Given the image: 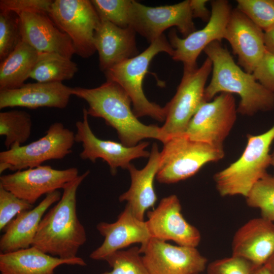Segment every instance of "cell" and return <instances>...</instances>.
<instances>
[{
  "mask_svg": "<svg viewBox=\"0 0 274 274\" xmlns=\"http://www.w3.org/2000/svg\"><path fill=\"white\" fill-rule=\"evenodd\" d=\"M72 92L88 104L89 116L103 119L116 130L124 146H135L147 139L161 142L160 127L139 121L131 108L130 97L117 83L107 80L95 88L73 87Z\"/></svg>",
  "mask_w": 274,
  "mask_h": 274,
  "instance_id": "cell-1",
  "label": "cell"
},
{
  "mask_svg": "<svg viewBox=\"0 0 274 274\" xmlns=\"http://www.w3.org/2000/svg\"><path fill=\"white\" fill-rule=\"evenodd\" d=\"M89 173L86 171L64 186L60 199L43 216L32 246L62 259L77 257L87 235L77 216V192Z\"/></svg>",
  "mask_w": 274,
  "mask_h": 274,
  "instance_id": "cell-2",
  "label": "cell"
},
{
  "mask_svg": "<svg viewBox=\"0 0 274 274\" xmlns=\"http://www.w3.org/2000/svg\"><path fill=\"white\" fill-rule=\"evenodd\" d=\"M213 64L212 76L206 87V102L218 93H236L241 97L237 113L253 116L274 109V93L258 82L252 74L243 71L220 42L215 41L203 50Z\"/></svg>",
  "mask_w": 274,
  "mask_h": 274,
  "instance_id": "cell-3",
  "label": "cell"
},
{
  "mask_svg": "<svg viewBox=\"0 0 274 274\" xmlns=\"http://www.w3.org/2000/svg\"><path fill=\"white\" fill-rule=\"evenodd\" d=\"M247 138L240 157L214 176L216 189L222 196L239 195L246 197L254 185L267 173L274 125L260 134H248Z\"/></svg>",
  "mask_w": 274,
  "mask_h": 274,
  "instance_id": "cell-4",
  "label": "cell"
},
{
  "mask_svg": "<svg viewBox=\"0 0 274 274\" xmlns=\"http://www.w3.org/2000/svg\"><path fill=\"white\" fill-rule=\"evenodd\" d=\"M160 52L172 56L174 49L163 34L150 44L141 53L122 61L104 72L107 80L119 85L130 97L132 111L138 117H150L162 122L166 118L165 107L150 101L143 89V81L153 58Z\"/></svg>",
  "mask_w": 274,
  "mask_h": 274,
  "instance_id": "cell-5",
  "label": "cell"
},
{
  "mask_svg": "<svg viewBox=\"0 0 274 274\" xmlns=\"http://www.w3.org/2000/svg\"><path fill=\"white\" fill-rule=\"evenodd\" d=\"M160 153L156 179L163 184H173L196 174L206 164L224 156L223 146L190 139L185 133L166 140Z\"/></svg>",
  "mask_w": 274,
  "mask_h": 274,
  "instance_id": "cell-6",
  "label": "cell"
},
{
  "mask_svg": "<svg viewBox=\"0 0 274 274\" xmlns=\"http://www.w3.org/2000/svg\"><path fill=\"white\" fill-rule=\"evenodd\" d=\"M212 68V62L207 57L199 67L183 71L176 94L164 107L166 118L160 127L162 143L170 138L184 134L194 115L206 102V84Z\"/></svg>",
  "mask_w": 274,
  "mask_h": 274,
  "instance_id": "cell-7",
  "label": "cell"
},
{
  "mask_svg": "<svg viewBox=\"0 0 274 274\" xmlns=\"http://www.w3.org/2000/svg\"><path fill=\"white\" fill-rule=\"evenodd\" d=\"M75 135L62 123H53L39 140L26 145L15 144L1 152L0 173L33 168L47 161L64 158L72 152Z\"/></svg>",
  "mask_w": 274,
  "mask_h": 274,
  "instance_id": "cell-8",
  "label": "cell"
},
{
  "mask_svg": "<svg viewBox=\"0 0 274 274\" xmlns=\"http://www.w3.org/2000/svg\"><path fill=\"white\" fill-rule=\"evenodd\" d=\"M48 15L70 38L75 54L87 58L96 51L94 36L100 19L91 1H53Z\"/></svg>",
  "mask_w": 274,
  "mask_h": 274,
  "instance_id": "cell-9",
  "label": "cell"
},
{
  "mask_svg": "<svg viewBox=\"0 0 274 274\" xmlns=\"http://www.w3.org/2000/svg\"><path fill=\"white\" fill-rule=\"evenodd\" d=\"M190 0L173 5L149 7L132 1L130 24L151 43L166 29L176 26L185 38L196 30Z\"/></svg>",
  "mask_w": 274,
  "mask_h": 274,
  "instance_id": "cell-10",
  "label": "cell"
},
{
  "mask_svg": "<svg viewBox=\"0 0 274 274\" xmlns=\"http://www.w3.org/2000/svg\"><path fill=\"white\" fill-rule=\"evenodd\" d=\"M211 16L207 25L187 37L180 38L175 29L168 33L169 42L174 49L172 59L183 63L184 71L197 68L196 60L202 50L215 41L221 42L232 11L228 1H211Z\"/></svg>",
  "mask_w": 274,
  "mask_h": 274,
  "instance_id": "cell-11",
  "label": "cell"
},
{
  "mask_svg": "<svg viewBox=\"0 0 274 274\" xmlns=\"http://www.w3.org/2000/svg\"><path fill=\"white\" fill-rule=\"evenodd\" d=\"M237 113L232 94L220 93L199 107L185 134L194 141L223 146L236 121Z\"/></svg>",
  "mask_w": 274,
  "mask_h": 274,
  "instance_id": "cell-12",
  "label": "cell"
},
{
  "mask_svg": "<svg viewBox=\"0 0 274 274\" xmlns=\"http://www.w3.org/2000/svg\"><path fill=\"white\" fill-rule=\"evenodd\" d=\"M88 116L87 109L83 108L82 120L76 123L75 140L82 144L83 149L79 155L81 159L95 162L101 158L109 165L111 174L115 175L118 168L127 169L132 160L149 157L150 152L146 150L148 142L127 147L121 143L98 139L90 127Z\"/></svg>",
  "mask_w": 274,
  "mask_h": 274,
  "instance_id": "cell-13",
  "label": "cell"
},
{
  "mask_svg": "<svg viewBox=\"0 0 274 274\" xmlns=\"http://www.w3.org/2000/svg\"><path fill=\"white\" fill-rule=\"evenodd\" d=\"M78 176L76 167L57 169L41 165L1 176L0 186L33 205L42 195L63 189Z\"/></svg>",
  "mask_w": 274,
  "mask_h": 274,
  "instance_id": "cell-14",
  "label": "cell"
},
{
  "mask_svg": "<svg viewBox=\"0 0 274 274\" xmlns=\"http://www.w3.org/2000/svg\"><path fill=\"white\" fill-rule=\"evenodd\" d=\"M140 251L150 274H199L207 268V258L195 247L151 238Z\"/></svg>",
  "mask_w": 274,
  "mask_h": 274,
  "instance_id": "cell-15",
  "label": "cell"
},
{
  "mask_svg": "<svg viewBox=\"0 0 274 274\" xmlns=\"http://www.w3.org/2000/svg\"><path fill=\"white\" fill-rule=\"evenodd\" d=\"M181 210L178 197L172 194L163 198L156 209L148 211L146 222L151 238L196 248L201 239L200 232L185 219Z\"/></svg>",
  "mask_w": 274,
  "mask_h": 274,
  "instance_id": "cell-16",
  "label": "cell"
},
{
  "mask_svg": "<svg viewBox=\"0 0 274 274\" xmlns=\"http://www.w3.org/2000/svg\"><path fill=\"white\" fill-rule=\"evenodd\" d=\"M224 39L237 56L238 64L252 74L266 51L264 31L236 8L232 10Z\"/></svg>",
  "mask_w": 274,
  "mask_h": 274,
  "instance_id": "cell-17",
  "label": "cell"
},
{
  "mask_svg": "<svg viewBox=\"0 0 274 274\" xmlns=\"http://www.w3.org/2000/svg\"><path fill=\"white\" fill-rule=\"evenodd\" d=\"M96 229L104 241L89 255L95 260H105L110 255L133 244L144 246L151 238L146 221L138 219L127 204L115 222H99Z\"/></svg>",
  "mask_w": 274,
  "mask_h": 274,
  "instance_id": "cell-18",
  "label": "cell"
},
{
  "mask_svg": "<svg viewBox=\"0 0 274 274\" xmlns=\"http://www.w3.org/2000/svg\"><path fill=\"white\" fill-rule=\"evenodd\" d=\"M19 16L22 41L38 53H55L72 59L75 51L70 38L48 14L27 12Z\"/></svg>",
  "mask_w": 274,
  "mask_h": 274,
  "instance_id": "cell-19",
  "label": "cell"
},
{
  "mask_svg": "<svg viewBox=\"0 0 274 274\" xmlns=\"http://www.w3.org/2000/svg\"><path fill=\"white\" fill-rule=\"evenodd\" d=\"M72 87L61 82L24 84L19 88L0 90V109L15 107L35 109H63L68 105Z\"/></svg>",
  "mask_w": 274,
  "mask_h": 274,
  "instance_id": "cell-20",
  "label": "cell"
},
{
  "mask_svg": "<svg viewBox=\"0 0 274 274\" xmlns=\"http://www.w3.org/2000/svg\"><path fill=\"white\" fill-rule=\"evenodd\" d=\"M232 251L257 266L265 264L274 251V223L262 217L249 220L235 233Z\"/></svg>",
  "mask_w": 274,
  "mask_h": 274,
  "instance_id": "cell-21",
  "label": "cell"
},
{
  "mask_svg": "<svg viewBox=\"0 0 274 274\" xmlns=\"http://www.w3.org/2000/svg\"><path fill=\"white\" fill-rule=\"evenodd\" d=\"M135 33L130 26L122 28L100 19L94 33V43L102 72L138 55Z\"/></svg>",
  "mask_w": 274,
  "mask_h": 274,
  "instance_id": "cell-22",
  "label": "cell"
},
{
  "mask_svg": "<svg viewBox=\"0 0 274 274\" xmlns=\"http://www.w3.org/2000/svg\"><path fill=\"white\" fill-rule=\"evenodd\" d=\"M160 153L157 144L154 143L145 167L139 169L130 163L127 168L131 179L130 187L119 197L120 202H127L135 216L142 221H144L146 211L153 207L157 199L154 182L159 167Z\"/></svg>",
  "mask_w": 274,
  "mask_h": 274,
  "instance_id": "cell-23",
  "label": "cell"
},
{
  "mask_svg": "<svg viewBox=\"0 0 274 274\" xmlns=\"http://www.w3.org/2000/svg\"><path fill=\"white\" fill-rule=\"evenodd\" d=\"M56 190L46 195L35 208L18 214L5 228L0 239L1 253H8L32 246L40 223L47 210L61 197Z\"/></svg>",
  "mask_w": 274,
  "mask_h": 274,
  "instance_id": "cell-24",
  "label": "cell"
},
{
  "mask_svg": "<svg viewBox=\"0 0 274 274\" xmlns=\"http://www.w3.org/2000/svg\"><path fill=\"white\" fill-rule=\"evenodd\" d=\"M63 264L84 266L86 263L78 256L72 259L54 257L34 246L0 254L1 274H54L55 269Z\"/></svg>",
  "mask_w": 274,
  "mask_h": 274,
  "instance_id": "cell-25",
  "label": "cell"
},
{
  "mask_svg": "<svg viewBox=\"0 0 274 274\" xmlns=\"http://www.w3.org/2000/svg\"><path fill=\"white\" fill-rule=\"evenodd\" d=\"M39 53L21 41L0 63V90L20 87L30 78Z\"/></svg>",
  "mask_w": 274,
  "mask_h": 274,
  "instance_id": "cell-26",
  "label": "cell"
},
{
  "mask_svg": "<svg viewBox=\"0 0 274 274\" xmlns=\"http://www.w3.org/2000/svg\"><path fill=\"white\" fill-rule=\"evenodd\" d=\"M71 59L55 53H39L30 78L38 82H61L72 79L78 72Z\"/></svg>",
  "mask_w": 274,
  "mask_h": 274,
  "instance_id": "cell-27",
  "label": "cell"
},
{
  "mask_svg": "<svg viewBox=\"0 0 274 274\" xmlns=\"http://www.w3.org/2000/svg\"><path fill=\"white\" fill-rule=\"evenodd\" d=\"M32 119L27 112L11 110L0 113V135L5 137L4 144L9 149L15 144L22 145L30 137Z\"/></svg>",
  "mask_w": 274,
  "mask_h": 274,
  "instance_id": "cell-28",
  "label": "cell"
},
{
  "mask_svg": "<svg viewBox=\"0 0 274 274\" xmlns=\"http://www.w3.org/2000/svg\"><path fill=\"white\" fill-rule=\"evenodd\" d=\"M248 206L260 209L261 217L274 223V177L267 173L246 197Z\"/></svg>",
  "mask_w": 274,
  "mask_h": 274,
  "instance_id": "cell-29",
  "label": "cell"
},
{
  "mask_svg": "<svg viewBox=\"0 0 274 274\" xmlns=\"http://www.w3.org/2000/svg\"><path fill=\"white\" fill-rule=\"evenodd\" d=\"M141 255L138 247L116 251L105 260L112 270L101 274H150Z\"/></svg>",
  "mask_w": 274,
  "mask_h": 274,
  "instance_id": "cell-30",
  "label": "cell"
},
{
  "mask_svg": "<svg viewBox=\"0 0 274 274\" xmlns=\"http://www.w3.org/2000/svg\"><path fill=\"white\" fill-rule=\"evenodd\" d=\"M22 41L19 16L11 11L0 12V60L6 58Z\"/></svg>",
  "mask_w": 274,
  "mask_h": 274,
  "instance_id": "cell-31",
  "label": "cell"
},
{
  "mask_svg": "<svg viewBox=\"0 0 274 274\" xmlns=\"http://www.w3.org/2000/svg\"><path fill=\"white\" fill-rule=\"evenodd\" d=\"M133 0L91 1L100 19L122 28L129 27Z\"/></svg>",
  "mask_w": 274,
  "mask_h": 274,
  "instance_id": "cell-32",
  "label": "cell"
},
{
  "mask_svg": "<svg viewBox=\"0 0 274 274\" xmlns=\"http://www.w3.org/2000/svg\"><path fill=\"white\" fill-rule=\"evenodd\" d=\"M237 8L265 32L274 27V0H237Z\"/></svg>",
  "mask_w": 274,
  "mask_h": 274,
  "instance_id": "cell-33",
  "label": "cell"
},
{
  "mask_svg": "<svg viewBox=\"0 0 274 274\" xmlns=\"http://www.w3.org/2000/svg\"><path fill=\"white\" fill-rule=\"evenodd\" d=\"M33 205L0 186V230L20 213L32 209Z\"/></svg>",
  "mask_w": 274,
  "mask_h": 274,
  "instance_id": "cell-34",
  "label": "cell"
},
{
  "mask_svg": "<svg viewBox=\"0 0 274 274\" xmlns=\"http://www.w3.org/2000/svg\"><path fill=\"white\" fill-rule=\"evenodd\" d=\"M259 266L241 257L216 260L207 266V274H252Z\"/></svg>",
  "mask_w": 274,
  "mask_h": 274,
  "instance_id": "cell-35",
  "label": "cell"
},
{
  "mask_svg": "<svg viewBox=\"0 0 274 274\" xmlns=\"http://www.w3.org/2000/svg\"><path fill=\"white\" fill-rule=\"evenodd\" d=\"M53 1L1 0V11H11L18 15L23 13H49Z\"/></svg>",
  "mask_w": 274,
  "mask_h": 274,
  "instance_id": "cell-36",
  "label": "cell"
},
{
  "mask_svg": "<svg viewBox=\"0 0 274 274\" xmlns=\"http://www.w3.org/2000/svg\"><path fill=\"white\" fill-rule=\"evenodd\" d=\"M252 74L263 86L274 93V55L266 50Z\"/></svg>",
  "mask_w": 274,
  "mask_h": 274,
  "instance_id": "cell-37",
  "label": "cell"
},
{
  "mask_svg": "<svg viewBox=\"0 0 274 274\" xmlns=\"http://www.w3.org/2000/svg\"><path fill=\"white\" fill-rule=\"evenodd\" d=\"M208 1L206 0H190V6L193 18H198L203 21H209L211 11L206 7Z\"/></svg>",
  "mask_w": 274,
  "mask_h": 274,
  "instance_id": "cell-38",
  "label": "cell"
},
{
  "mask_svg": "<svg viewBox=\"0 0 274 274\" xmlns=\"http://www.w3.org/2000/svg\"><path fill=\"white\" fill-rule=\"evenodd\" d=\"M264 38L266 50L274 55V27L264 32Z\"/></svg>",
  "mask_w": 274,
  "mask_h": 274,
  "instance_id": "cell-39",
  "label": "cell"
},
{
  "mask_svg": "<svg viewBox=\"0 0 274 274\" xmlns=\"http://www.w3.org/2000/svg\"><path fill=\"white\" fill-rule=\"evenodd\" d=\"M264 265L267 267L271 274H274V251Z\"/></svg>",
  "mask_w": 274,
  "mask_h": 274,
  "instance_id": "cell-40",
  "label": "cell"
},
{
  "mask_svg": "<svg viewBox=\"0 0 274 274\" xmlns=\"http://www.w3.org/2000/svg\"><path fill=\"white\" fill-rule=\"evenodd\" d=\"M252 274H271L267 267L263 265L258 267Z\"/></svg>",
  "mask_w": 274,
  "mask_h": 274,
  "instance_id": "cell-41",
  "label": "cell"
},
{
  "mask_svg": "<svg viewBox=\"0 0 274 274\" xmlns=\"http://www.w3.org/2000/svg\"><path fill=\"white\" fill-rule=\"evenodd\" d=\"M270 165L272 166L274 168V151L270 154ZM273 177H274V174Z\"/></svg>",
  "mask_w": 274,
  "mask_h": 274,
  "instance_id": "cell-42",
  "label": "cell"
}]
</instances>
